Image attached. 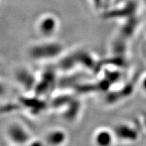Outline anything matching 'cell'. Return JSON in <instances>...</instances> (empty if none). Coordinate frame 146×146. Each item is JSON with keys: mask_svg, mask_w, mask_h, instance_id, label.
Masks as SVG:
<instances>
[{"mask_svg": "<svg viewBox=\"0 0 146 146\" xmlns=\"http://www.w3.org/2000/svg\"><path fill=\"white\" fill-rule=\"evenodd\" d=\"M5 134L8 140L16 145L24 144L29 139L26 130L18 122L9 124L6 128Z\"/></svg>", "mask_w": 146, "mask_h": 146, "instance_id": "1", "label": "cell"}, {"mask_svg": "<svg viewBox=\"0 0 146 146\" xmlns=\"http://www.w3.org/2000/svg\"><path fill=\"white\" fill-rule=\"evenodd\" d=\"M96 141L97 143L102 145H106V144H110L112 141L111 136L110 133L109 134V133L107 131H102L97 133L96 136Z\"/></svg>", "mask_w": 146, "mask_h": 146, "instance_id": "2", "label": "cell"}, {"mask_svg": "<svg viewBox=\"0 0 146 146\" xmlns=\"http://www.w3.org/2000/svg\"><path fill=\"white\" fill-rule=\"evenodd\" d=\"M7 92V88L4 83L0 80V98H2Z\"/></svg>", "mask_w": 146, "mask_h": 146, "instance_id": "3", "label": "cell"}, {"mask_svg": "<svg viewBox=\"0 0 146 146\" xmlns=\"http://www.w3.org/2000/svg\"><path fill=\"white\" fill-rule=\"evenodd\" d=\"M141 85H142V89L143 90V91L146 92V75H145L144 78H142Z\"/></svg>", "mask_w": 146, "mask_h": 146, "instance_id": "4", "label": "cell"}, {"mask_svg": "<svg viewBox=\"0 0 146 146\" xmlns=\"http://www.w3.org/2000/svg\"><path fill=\"white\" fill-rule=\"evenodd\" d=\"M145 2H146V0H145Z\"/></svg>", "mask_w": 146, "mask_h": 146, "instance_id": "5", "label": "cell"}]
</instances>
